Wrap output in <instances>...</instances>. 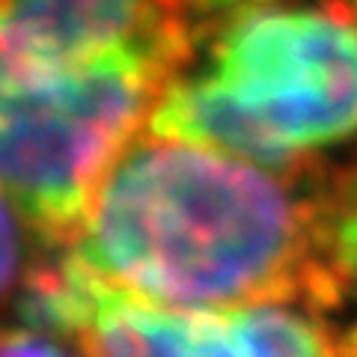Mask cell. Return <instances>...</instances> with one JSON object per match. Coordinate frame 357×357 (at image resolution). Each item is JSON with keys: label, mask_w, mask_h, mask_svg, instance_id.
Listing matches in <instances>:
<instances>
[{"label": "cell", "mask_w": 357, "mask_h": 357, "mask_svg": "<svg viewBox=\"0 0 357 357\" xmlns=\"http://www.w3.org/2000/svg\"><path fill=\"white\" fill-rule=\"evenodd\" d=\"M229 337L236 354H337V337L319 319L295 316L277 304L229 310Z\"/></svg>", "instance_id": "5b68a950"}, {"label": "cell", "mask_w": 357, "mask_h": 357, "mask_svg": "<svg viewBox=\"0 0 357 357\" xmlns=\"http://www.w3.org/2000/svg\"><path fill=\"white\" fill-rule=\"evenodd\" d=\"M188 3H194V6H232V3H238V0H188Z\"/></svg>", "instance_id": "7c38bea8"}, {"label": "cell", "mask_w": 357, "mask_h": 357, "mask_svg": "<svg viewBox=\"0 0 357 357\" xmlns=\"http://www.w3.org/2000/svg\"><path fill=\"white\" fill-rule=\"evenodd\" d=\"M316 215V197L292 203L283 176L241 155L152 134L102 176L75 253L152 307L289 304Z\"/></svg>", "instance_id": "6da1fadb"}, {"label": "cell", "mask_w": 357, "mask_h": 357, "mask_svg": "<svg viewBox=\"0 0 357 357\" xmlns=\"http://www.w3.org/2000/svg\"><path fill=\"white\" fill-rule=\"evenodd\" d=\"M337 354H354V357H357V325H351V328L340 337V342H337Z\"/></svg>", "instance_id": "8fae6325"}, {"label": "cell", "mask_w": 357, "mask_h": 357, "mask_svg": "<svg viewBox=\"0 0 357 357\" xmlns=\"http://www.w3.org/2000/svg\"><path fill=\"white\" fill-rule=\"evenodd\" d=\"M218 84L277 140L312 152L357 131V27L238 0L211 21Z\"/></svg>", "instance_id": "3957f363"}, {"label": "cell", "mask_w": 357, "mask_h": 357, "mask_svg": "<svg viewBox=\"0 0 357 357\" xmlns=\"http://www.w3.org/2000/svg\"><path fill=\"white\" fill-rule=\"evenodd\" d=\"M21 271V229L13 208L0 197V298L15 286Z\"/></svg>", "instance_id": "52a82bcc"}, {"label": "cell", "mask_w": 357, "mask_h": 357, "mask_svg": "<svg viewBox=\"0 0 357 357\" xmlns=\"http://www.w3.org/2000/svg\"><path fill=\"white\" fill-rule=\"evenodd\" d=\"M152 0H0V45L27 60L75 63L146 39Z\"/></svg>", "instance_id": "277c9868"}, {"label": "cell", "mask_w": 357, "mask_h": 357, "mask_svg": "<svg viewBox=\"0 0 357 357\" xmlns=\"http://www.w3.org/2000/svg\"><path fill=\"white\" fill-rule=\"evenodd\" d=\"M295 277H298V298L304 301V307L312 316H321V312L342 307L349 283L333 271L331 262L325 265V262L312 259V256H304L295 268Z\"/></svg>", "instance_id": "8992f818"}, {"label": "cell", "mask_w": 357, "mask_h": 357, "mask_svg": "<svg viewBox=\"0 0 357 357\" xmlns=\"http://www.w3.org/2000/svg\"><path fill=\"white\" fill-rule=\"evenodd\" d=\"M351 6H354V9H357V0H351Z\"/></svg>", "instance_id": "4fadbf2b"}, {"label": "cell", "mask_w": 357, "mask_h": 357, "mask_svg": "<svg viewBox=\"0 0 357 357\" xmlns=\"http://www.w3.org/2000/svg\"><path fill=\"white\" fill-rule=\"evenodd\" d=\"M333 248H351L357 250V211H349L337 223V244Z\"/></svg>", "instance_id": "30bf717a"}, {"label": "cell", "mask_w": 357, "mask_h": 357, "mask_svg": "<svg viewBox=\"0 0 357 357\" xmlns=\"http://www.w3.org/2000/svg\"><path fill=\"white\" fill-rule=\"evenodd\" d=\"M321 13L342 24H357V9L351 6V0H321Z\"/></svg>", "instance_id": "9c48e42d"}, {"label": "cell", "mask_w": 357, "mask_h": 357, "mask_svg": "<svg viewBox=\"0 0 357 357\" xmlns=\"http://www.w3.org/2000/svg\"><path fill=\"white\" fill-rule=\"evenodd\" d=\"M321 194L340 208V215L357 211V164L328 170V188H321Z\"/></svg>", "instance_id": "ba28073f"}, {"label": "cell", "mask_w": 357, "mask_h": 357, "mask_svg": "<svg viewBox=\"0 0 357 357\" xmlns=\"http://www.w3.org/2000/svg\"><path fill=\"white\" fill-rule=\"evenodd\" d=\"M167 75L146 39L75 63L27 60L0 45L3 194L48 232H72Z\"/></svg>", "instance_id": "7a4b0ae2"}]
</instances>
